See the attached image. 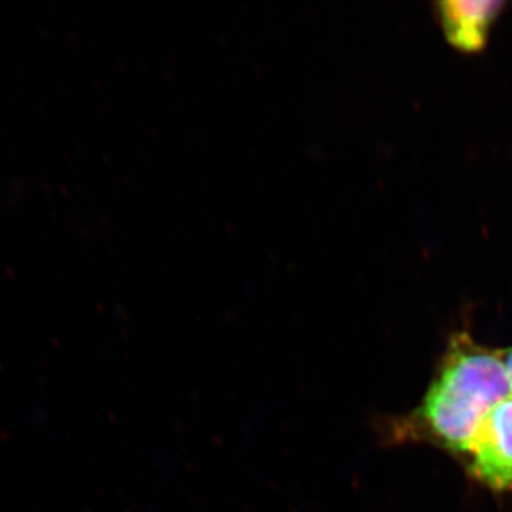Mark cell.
<instances>
[{"mask_svg":"<svg viewBox=\"0 0 512 512\" xmlns=\"http://www.w3.org/2000/svg\"><path fill=\"white\" fill-rule=\"evenodd\" d=\"M503 353L504 365L507 367L508 376H510L512 383V346L511 348L501 349Z\"/></svg>","mask_w":512,"mask_h":512,"instance_id":"4","label":"cell"},{"mask_svg":"<svg viewBox=\"0 0 512 512\" xmlns=\"http://www.w3.org/2000/svg\"><path fill=\"white\" fill-rule=\"evenodd\" d=\"M505 5L507 3L493 0H446L434 3V10L448 45L471 55L487 46L491 30Z\"/></svg>","mask_w":512,"mask_h":512,"instance_id":"3","label":"cell"},{"mask_svg":"<svg viewBox=\"0 0 512 512\" xmlns=\"http://www.w3.org/2000/svg\"><path fill=\"white\" fill-rule=\"evenodd\" d=\"M457 463L491 493H512V394L495 404Z\"/></svg>","mask_w":512,"mask_h":512,"instance_id":"2","label":"cell"},{"mask_svg":"<svg viewBox=\"0 0 512 512\" xmlns=\"http://www.w3.org/2000/svg\"><path fill=\"white\" fill-rule=\"evenodd\" d=\"M512 394L501 349L477 342L470 330L448 339L431 382L414 409L375 420L384 446L427 444L460 460L495 404Z\"/></svg>","mask_w":512,"mask_h":512,"instance_id":"1","label":"cell"}]
</instances>
